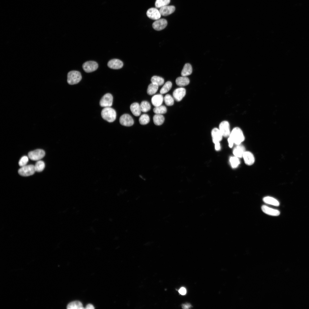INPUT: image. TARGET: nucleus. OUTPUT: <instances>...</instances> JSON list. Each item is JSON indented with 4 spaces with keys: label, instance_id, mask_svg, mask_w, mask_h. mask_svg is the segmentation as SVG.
I'll return each instance as SVG.
<instances>
[{
    "label": "nucleus",
    "instance_id": "412c9836",
    "mask_svg": "<svg viewBox=\"0 0 309 309\" xmlns=\"http://www.w3.org/2000/svg\"><path fill=\"white\" fill-rule=\"evenodd\" d=\"M189 80L186 76H182L178 77L176 80V83L178 86H184L188 85L189 83Z\"/></svg>",
    "mask_w": 309,
    "mask_h": 309
},
{
    "label": "nucleus",
    "instance_id": "9d476101",
    "mask_svg": "<svg viewBox=\"0 0 309 309\" xmlns=\"http://www.w3.org/2000/svg\"><path fill=\"white\" fill-rule=\"evenodd\" d=\"M146 15L150 19L156 20L159 19L161 15L159 11L154 7L148 9L147 11Z\"/></svg>",
    "mask_w": 309,
    "mask_h": 309
},
{
    "label": "nucleus",
    "instance_id": "bb28decb",
    "mask_svg": "<svg viewBox=\"0 0 309 309\" xmlns=\"http://www.w3.org/2000/svg\"><path fill=\"white\" fill-rule=\"evenodd\" d=\"M153 111L155 114H162L167 112V109L165 106L161 105L155 107L153 109Z\"/></svg>",
    "mask_w": 309,
    "mask_h": 309
},
{
    "label": "nucleus",
    "instance_id": "f3484780",
    "mask_svg": "<svg viewBox=\"0 0 309 309\" xmlns=\"http://www.w3.org/2000/svg\"><path fill=\"white\" fill-rule=\"evenodd\" d=\"M261 209L264 213L268 215L278 216L280 214V212L278 210L273 209L265 205H262Z\"/></svg>",
    "mask_w": 309,
    "mask_h": 309
},
{
    "label": "nucleus",
    "instance_id": "4468645a",
    "mask_svg": "<svg viewBox=\"0 0 309 309\" xmlns=\"http://www.w3.org/2000/svg\"><path fill=\"white\" fill-rule=\"evenodd\" d=\"M107 65L110 68L118 69L122 67L123 63L119 59H114L110 60L108 63Z\"/></svg>",
    "mask_w": 309,
    "mask_h": 309
},
{
    "label": "nucleus",
    "instance_id": "2eb2a0df",
    "mask_svg": "<svg viewBox=\"0 0 309 309\" xmlns=\"http://www.w3.org/2000/svg\"><path fill=\"white\" fill-rule=\"evenodd\" d=\"M242 157L245 163L247 165H252L254 163V157L253 154L250 152L245 151Z\"/></svg>",
    "mask_w": 309,
    "mask_h": 309
},
{
    "label": "nucleus",
    "instance_id": "1a4fd4ad",
    "mask_svg": "<svg viewBox=\"0 0 309 309\" xmlns=\"http://www.w3.org/2000/svg\"><path fill=\"white\" fill-rule=\"evenodd\" d=\"M119 122L121 124L126 126H131L134 124L133 118L129 114H124L120 117Z\"/></svg>",
    "mask_w": 309,
    "mask_h": 309
},
{
    "label": "nucleus",
    "instance_id": "ddd939ff",
    "mask_svg": "<svg viewBox=\"0 0 309 309\" xmlns=\"http://www.w3.org/2000/svg\"><path fill=\"white\" fill-rule=\"evenodd\" d=\"M211 134L213 141L214 144L219 142L222 140L223 136L218 128H213L211 131Z\"/></svg>",
    "mask_w": 309,
    "mask_h": 309
},
{
    "label": "nucleus",
    "instance_id": "c85d7f7f",
    "mask_svg": "<svg viewBox=\"0 0 309 309\" xmlns=\"http://www.w3.org/2000/svg\"><path fill=\"white\" fill-rule=\"evenodd\" d=\"M140 106L141 111L143 112H147L150 110L151 108L150 104L148 101H142Z\"/></svg>",
    "mask_w": 309,
    "mask_h": 309
},
{
    "label": "nucleus",
    "instance_id": "e433bc0d",
    "mask_svg": "<svg viewBox=\"0 0 309 309\" xmlns=\"http://www.w3.org/2000/svg\"><path fill=\"white\" fill-rule=\"evenodd\" d=\"M179 292L180 294L184 295L186 293V290L185 288L182 287L179 290Z\"/></svg>",
    "mask_w": 309,
    "mask_h": 309
},
{
    "label": "nucleus",
    "instance_id": "ea45409f",
    "mask_svg": "<svg viewBox=\"0 0 309 309\" xmlns=\"http://www.w3.org/2000/svg\"><path fill=\"white\" fill-rule=\"evenodd\" d=\"M191 307V305L189 304H183L182 306V307L184 309H188Z\"/></svg>",
    "mask_w": 309,
    "mask_h": 309
},
{
    "label": "nucleus",
    "instance_id": "9b49d317",
    "mask_svg": "<svg viewBox=\"0 0 309 309\" xmlns=\"http://www.w3.org/2000/svg\"><path fill=\"white\" fill-rule=\"evenodd\" d=\"M167 22L164 19H159L155 21L152 24L153 28L157 31H160L164 29L167 26Z\"/></svg>",
    "mask_w": 309,
    "mask_h": 309
},
{
    "label": "nucleus",
    "instance_id": "f8f14e48",
    "mask_svg": "<svg viewBox=\"0 0 309 309\" xmlns=\"http://www.w3.org/2000/svg\"><path fill=\"white\" fill-rule=\"evenodd\" d=\"M186 94V90L183 88L181 87L175 89L173 92V96L177 101H181Z\"/></svg>",
    "mask_w": 309,
    "mask_h": 309
},
{
    "label": "nucleus",
    "instance_id": "f03ea898",
    "mask_svg": "<svg viewBox=\"0 0 309 309\" xmlns=\"http://www.w3.org/2000/svg\"><path fill=\"white\" fill-rule=\"evenodd\" d=\"M101 115L102 118L107 121L111 122L116 119V113L115 110L110 107H104L102 110Z\"/></svg>",
    "mask_w": 309,
    "mask_h": 309
},
{
    "label": "nucleus",
    "instance_id": "f704fd0d",
    "mask_svg": "<svg viewBox=\"0 0 309 309\" xmlns=\"http://www.w3.org/2000/svg\"><path fill=\"white\" fill-rule=\"evenodd\" d=\"M164 101L165 104L168 106H172L174 103L173 98L170 94H166L164 97Z\"/></svg>",
    "mask_w": 309,
    "mask_h": 309
},
{
    "label": "nucleus",
    "instance_id": "39448f33",
    "mask_svg": "<svg viewBox=\"0 0 309 309\" xmlns=\"http://www.w3.org/2000/svg\"><path fill=\"white\" fill-rule=\"evenodd\" d=\"M44 150L41 149H37L29 152L28 153V157L31 160L37 161L41 159L45 155Z\"/></svg>",
    "mask_w": 309,
    "mask_h": 309
},
{
    "label": "nucleus",
    "instance_id": "6e6552de",
    "mask_svg": "<svg viewBox=\"0 0 309 309\" xmlns=\"http://www.w3.org/2000/svg\"><path fill=\"white\" fill-rule=\"evenodd\" d=\"M219 129L223 136L227 137L229 136L231 133L230 126L228 121H223L221 122L219 125Z\"/></svg>",
    "mask_w": 309,
    "mask_h": 309
},
{
    "label": "nucleus",
    "instance_id": "0eeeda50",
    "mask_svg": "<svg viewBox=\"0 0 309 309\" xmlns=\"http://www.w3.org/2000/svg\"><path fill=\"white\" fill-rule=\"evenodd\" d=\"M82 68L85 72L90 73L96 70L98 67V63L96 62L90 61L84 63L82 65Z\"/></svg>",
    "mask_w": 309,
    "mask_h": 309
},
{
    "label": "nucleus",
    "instance_id": "dca6fc26",
    "mask_svg": "<svg viewBox=\"0 0 309 309\" xmlns=\"http://www.w3.org/2000/svg\"><path fill=\"white\" fill-rule=\"evenodd\" d=\"M175 9V7L174 6L166 5L161 8L159 11L161 15L167 16L173 13Z\"/></svg>",
    "mask_w": 309,
    "mask_h": 309
},
{
    "label": "nucleus",
    "instance_id": "7c9ffc66",
    "mask_svg": "<svg viewBox=\"0 0 309 309\" xmlns=\"http://www.w3.org/2000/svg\"><path fill=\"white\" fill-rule=\"evenodd\" d=\"M152 83H155L159 86L162 85L164 83V80L162 78L157 76H153L151 79Z\"/></svg>",
    "mask_w": 309,
    "mask_h": 309
},
{
    "label": "nucleus",
    "instance_id": "4c0bfd02",
    "mask_svg": "<svg viewBox=\"0 0 309 309\" xmlns=\"http://www.w3.org/2000/svg\"><path fill=\"white\" fill-rule=\"evenodd\" d=\"M228 142L229 147L230 148H232L233 146V144L234 143L233 140L229 137L228 139Z\"/></svg>",
    "mask_w": 309,
    "mask_h": 309
},
{
    "label": "nucleus",
    "instance_id": "c756f323",
    "mask_svg": "<svg viewBox=\"0 0 309 309\" xmlns=\"http://www.w3.org/2000/svg\"><path fill=\"white\" fill-rule=\"evenodd\" d=\"M229 162L232 168H235L237 167L240 164V161L239 158L235 156L230 157Z\"/></svg>",
    "mask_w": 309,
    "mask_h": 309
},
{
    "label": "nucleus",
    "instance_id": "5701e85b",
    "mask_svg": "<svg viewBox=\"0 0 309 309\" xmlns=\"http://www.w3.org/2000/svg\"><path fill=\"white\" fill-rule=\"evenodd\" d=\"M159 86L157 84L152 82L148 86L147 90L148 94L152 95L155 94L158 90Z\"/></svg>",
    "mask_w": 309,
    "mask_h": 309
},
{
    "label": "nucleus",
    "instance_id": "b1692460",
    "mask_svg": "<svg viewBox=\"0 0 309 309\" xmlns=\"http://www.w3.org/2000/svg\"><path fill=\"white\" fill-rule=\"evenodd\" d=\"M153 120L154 124L157 126H160L163 123L165 120V118L162 114H155L153 117Z\"/></svg>",
    "mask_w": 309,
    "mask_h": 309
},
{
    "label": "nucleus",
    "instance_id": "393cba45",
    "mask_svg": "<svg viewBox=\"0 0 309 309\" xmlns=\"http://www.w3.org/2000/svg\"><path fill=\"white\" fill-rule=\"evenodd\" d=\"M67 308L68 309H83L84 308L83 307L81 302L76 301L69 303L67 306Z\"/></svg>",
    "mask_w": 309,
    "mask_h": 309
},
{
    "label": "nucleus",
    "instance_id": "58836bf2",
    "mask_svg": "<svg viewBox=\"0 0 309 309\" xmlns=\"http://www.w3.org/2000/svg\"><path fill=\"white\" fill-rule=\"evenodd\" d=\"M215 149L216 150H219L221 149V145L219 142L215 144Z\"/></svg>",
    "mask_w": 309,
    "mask_h": 309
},
{
    "label": "nucleus",
    "instance_id": "4be33fe9",
    "mask_svg": "<svg viewBox=\"0 0 309 309\" xmlns=\"http://www.w3.org/2000/svg\"><path fill=\"white\" fill-rule=\"evenodd\" d=\"M192 72V69L191 65L189 63L186 64L181 72L182 76H186L191 75Z\"/></svg>",
    "mask_w": 309,
    "mask_h": 309
},
{
    "label": "nucleus",
    "instance_id": "423d86ee",
    "mask_svg": "<svg viewBox=\"0 0 309 309\" xmlns=\"http://www.w3.org/2000/svg\"><path fill=\"white\" fill-rule=\"evenodd\" d=\"M113 97L110 93H107L102 98L100 102V105L102 107H110L112 104Z\"/></svg>",
    "mask_w": 309,
    "mask_h": 309
},
{
    "label": "nucleus",
    "instance_id": "c9c22d12",
    "mask_svg": "<svg viewBox=\"0 0 309 309\" xmlns=\"http://www.w3.org/2000/svg\"><path fill=\"white\" fill-rule=\"evenodd\" d=\"M28 161V158L27 156L22 157L19 161V166L23 167L26 165Z\"/></svg>",
    "mask_w": 309,
    "mask_h": 309
},
{
    "label": "nucleus",
    "instance_id": "a211bd4d",
    "mask_svg": "<svg viewBox=\"0 0 309 309\" xmlns=\"http://www.w3.org/2000/svg\"><path fill=\"white\" fill-rule=\"evenodd\" d=\"M164 98L162 94H158L153 96L151 99L152 104L155 107L158 106L162 105Z\"/></svg>",
    "mask_w": 309,
    "mask_h": 309
},
{
    "label": "nucleus",
    "instance_id": "f257e3e1",
    "mask_svg": "<svg viewBox=\"0 0 309 309\" xmlns=\"http://www.w3.org/2000/svg\"><path fill=\"white\" fill-rule=\"evenodd\" d=\"M237 145L240 144L245 140V136L241 129L239 127L234 128L231 132L229 136Z\"/></svg>",
    "mask_w": 309,
    "mask_h": 309
},
{
    "label": "nucleus",
    "instance_id": "a878e982",
    "mask_svg": "<svg viewBox=\"0 0 309 309\" xmlns=\"http://www.w3.org/2000/svg\"><path fill=\"white\" fill-rule=\"evenodd\" d=\"M264 202L265 203L275 206H278L280 203L278 201L274 198L267 196L263 199Z\"/></svg>",
    "mask_w": 309,
    "mask_h": 309
},
{
    "label": "nucleus",
    "instance_id": "72a5a7b5",
    "mask_svg": "<svg viewBox=\"0 0 309 309\" xmlns=\"http://www.w3.org/2000/svg\"><path fill=\"white\" fill-rule=\"evenodd\" d=\"M34 166L35 171L40 172L44 169L45 164L43 161H39L36 163Z\"/></svg>",
    "mask_w": 309,
    "mask_h": 309
},
{
    "label": "nucleus",
    "instance_id": "2f4dec72",
    "mask_svg": "<svg viewBox=\"0 0 309 309\" xmlns=\"http://www.w3.org/2000/svg\"><path fill=\"white\" fill-rule=\"evenodd\" d=\"M150 121V118L148 115L143 114L141 115L139 119V123L141 125H146Z\"/></svg>",
    "mask_w": 309,
    "mask_h": 309
},
{
    "label": "nucleus",
    "instance_id": "473e14b6",
    "mask_svg": "<svg viewBox=\"0 0 309 309\" xmlns=\"http://www.w3.org/2000/svg\"><path fill=\"white\" fill-rule=\"evenodd\" d=\"M170 2V0H156L155 3V6L157 8H161L167 5Z\"/></svg>",
    "mask_w": 309,
    "mask_h": 309
},
{
    "label": "nucleus",
    "instance_id": "7ed1b4c3",
    "mask_svg": "<svg viewBox=\"0 0 309 309\" xmlns=\"http://www.w3.org/2000/svg\"><path fill=\"white\" fill-rule=\"evenodd\" d=\"M82 77L80 73L77 71L69 72L67 74V81L70 85H74L78 83L81 80Z\"/></svg>",
    "mask_w": 309,
    "mask_h": 309
},
{
    "label": "nucleus",
    "instance_id": "cd10ccee",
    "mask_svg": "<svg viewBox=\"0 0 309 309\" xmlns=\"http://www.w3.org/2000/svg\"><path fill=\"white\" fill-rule=\"evenodd\" d=\"M172 86V83L170 81L166 82L163 86L160 91L161 94H165L169 92L171 89Z\"/></svg>",
    "mask_w": 309,
    "mask_h": 309
},
{
    "label": "nucleus",
    "instance_id": "a19ab883",
    "mask_svg": "<svg viewBox=\"0 0 309 309\" xmlns=\"http://www.w3.org/2000/svg\"><path fill=\"white\" fill-rule=\"evenodd\" d=\"M85 308L86 309H94V308L92 304H88L86 305Z\"/></svg>",
    "mask_w": 309,
    "mask_h": 309
},
{
    "label": "nucleus",
    "instance_id": "20e7f679",
    "mask_svg": "<svg viewBox=\"0 0 309 309\" xmlns=\"http://www.w3.org/2000/svg\"><path fill=\"white\" fill-rule=\"evenodd\" d=\"M35 171V166L30 165L21 167L18 170V173L21 176H28L33 174Z\"/></svg>",
    "mask_w": 309,
    "mask_h": 309
},
{
    "label": "nucleus",
    "instance_id": "aec40b11",
    "mask_svg": "<svg viewBox=\"0 0 309 309\" xmlns=\"http://www.w3.org/2000/svg\"><path fill=\"white\" fill-rule=\"evenodd\" d=\"M244 147L240 144L238 145L233 149V153L234 156L238 158H241L245 152Z\"/></svg>",
    "mask_w": 309,
    "mask_h": 309
},
{
    "label": "nucleus",
    "instance_id": "6ab92c4d",
    "mask_svg": "<svg viewBox=\"0 0 309 309\" xmlns=\"http://www.w3.org/2000/svg\"><path fill=\"white\" fill-rule=\"evenodd\" d=\"M130 109L132 113L136 116H140L142 112L140 105L137 102L132 103L130 106Z\"/></svg>",
    "mask_w": 309,
    "mask_h": 309
}]
</instances>
